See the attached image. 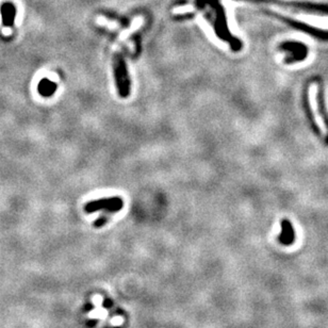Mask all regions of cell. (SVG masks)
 I'll return each instance as SVG.
<instances>
[{"instance_id":"6da1fadb","label":"cell","mask_w":328,"mask_h":328,"mask_svg":"<svg viewBox=\"0 0 328 328\" xmlns=\"http://www.w3.org/2000/svg\"><path fill=\"white\" fill-rule=\"evenodd\" d=\"M280 49H283V51H288V52H290V57H288L286 59V63L290 64L294 62H302L303 60L306 59L308 54V49L306 47L303 43H296V42H287L283 43V45L280 46Z\"/></svg>"},{"instance_id":"7a4b0ae2","label":"cell","mask_w":328,"mask_h":328,"mask_svg":"<svg viewBox=\"0 0 328 328\" xmlns=\"http://www.w3.org/2000/svg\"><path fill=\"white\" fill-rule=\"evenodd\" d=\"M123 207V203L120 198H112V199H104V201H98V202H94L88 204L86 210L87 212H93V211H97L101 209H104L107 211H110V212H115V211H119Z\"/></svg>"},{"instance_id":"3957f363","label":"cell","mask_w":328,"mask_h":328,"mask_svg":"<svg viewBox=\"0 0 328 328\" xmlns=\"http://www.w3.org/2000/svg\"><path fill=\"white\" fill-rule=\"evenodd\" d=\"M281 232L279 237H278V241H279L282 245H291V244L295 240V232H294V228L292 224L288 220H282L280 222Z\"/></svg>"},{"instance_id":"277c9868","label":"cell","mask_w":328,"mask_h":328,"mask_svg":"<svg viewBox=\"0 0 328 328\" xmlns=\"http://www.w3.org/2000/svg\"><path fill=\"white\" fill-rule=\"evenodd\" d=\"M308 91H309V83H308V86H305L304 93H303V105H304V110H305L306 116H307V119H308L310 128H311V129H312V131L314 132V135L321 136V130H320V128H319L318 124H316V121H314L313 113L311 112V107H310V104H309Z\"/></svg>"},{"instance_id":"5b68a950","label":"cell","mask_w":328,"mask_h":328,"mask_svg":"<svg viewBox=\"0 0 328 328\" xmlns=\"http://www.w3.org/2000/svg\"><path fill=\"white\" fill-rule=\"evenodd\" d=\"M316 104H318V110L319 113L323 119L324 124L328 130V113H327V109H326V104H325V95H324V87L322 83L319 85L318 87V95H316ZM325 143L328 145V135L327 138L325 140Z\"/></svg>"},{"instance_id":"8992f818","label":"cell","mask_w":328,"mask_h":328,"mask_svg":"<svg viewBox=\"0 0 328 328\" xmlns=\"http://www.w3.org/2000/svg\"><path fill=\"white\" fill-rule=\"evenodd\" d=\"M0 12H1L2 24L5 27H12L16 13L14 5L10 2H5L0 7Z\"/></svg>"},{"instance_id":"52a82bcc","label":"cell","mask_w":328,"mask_h":328,"mask_svg":"<svg viewBox=\"0 0 328 328\" xmlns=\"http://www.w3.org/2000/svg\"><path fill=\"white\" fill-rule=\"evenodd\" d=\"M38 91H40V93L43 94V95H48V94L52 93V85L48 81L43 80L40 83V86H38Z\"/></svg>"},{"instance_id":"ba28073f","label":"cell","mask_w":328,"mask_h":328,"mask_svg":"<svg viewBox=\"0 0 328 328\" xmlns=\"http://www.w3.org/2000/svg\"><path fill=\"white\" fill-rule=\"evenodd\" d=\"M112 305H113V302H112V299H110V298H105L103 302V307H104L105 309H109L110 307H112Z\"/></svg>"},{"instance_id":"9c48e42d","label":"cell","mask_w":328,"mask_h":328,"mask_svg":"<svg viewBox=\"0 0 328 328\" xmlns=\"http://www.w3.org/2000/svg\"><path fill=\"white\" fill-rule=\"evenodd\" d=\"M97 323V321L96 320H92V321H90V322H88V323H87V325L88 326H90V327H93L94 325H95Z\"/></svg>"},{"instance_id":"30bf717a","label":"cell","mask_w":328,"mask_h":328,"mask_svg":"<svg viewBox=\"0 0 328 328\" xmlns=\"http://www.w3.org/2000/svg\"><path fill=\"white\" fill-rule=\"evenodd\" d=\"M93 308H94L93 305H91V304L90 305H86V311H91Z\"/></svg>"},{"instance_id":"8fae6325","label":"cell","mask_w":328,"mask_h":328,"mask_svg":"<svg viewBox=\"0 0 328 328\" xmlns=\"http://www.w3.org/2000/svg\"><path fill=\"white\" fill-rule=\"evenodd\" d=\"M114 328H121V327H114Z\"/></svg>"}]
</instances>
